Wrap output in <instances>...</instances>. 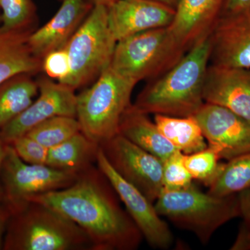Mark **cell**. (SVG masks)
I'll return each mask as SVG.
<instances>
[{"label":"cell","mask_w":250,"mask_h":250,"mask_svg":"<svg viewBox=\"0 0 250 250\" xmlns=\"http://www.w3.org/2000/svg\"><path fill=\"white\" fill-rule=\"evenodd\" d=\"M11 215V211L6 205L0 207V250L4 247V235Z\"/></svg>","instance_id":"obj_32"},{"label":"cell","mask_w":250,"mask_h":250,"mask_svg":"<svg viewBox=\"0 0 250 250\" xmlns=\"http://www.w3.org/2000/svg\"><path fill=\"white\" fill-rule=\"evenodd\" d=\"M152 1L165 4L166 6H170V7L172 8V9L176 10L180 0H152Z\"/></svg>","instance_id":"obj_34"},{"label":"cell","mask_w":250,"mask_h":250,"mask_svg":"<svg viewBox=\"0 0 250 250\" xmlns=\"http://www.w3.org/2000/svg\"><path fill=\"white\" fill-rule=\"evenodd\" d=\"M154 123L161 134L184 154L200 152L208 146L194 116L180 118L155 114Z\"/></svg>","instance_id":"obj_21"},{"label":"cell","mask_w":250,"mask_h":250,"mask_svg":"<svg viewBox=\"0 0 250 250\" xmlns=\"http://www.w3.org/2000/svg\"><path fill=\"white\" fill-rule=\"evenodd\" d=\"M39 85L27 74L17 75L0 85V129L33 103Z\"/></svg>","instance_id":"obj_22"},{"label":"cell","mask_w":250,"mask_h":250,"mask_svg":"<svg viewBox=\"0 0 250 250\" xmlns=\"http://www.w3.org/2000/svg\"><path fill=\"white\" fill-rule=\"evenodd\" d=\"M187 52L169 27L156 28L118 41L109 65L138 83L164 75Z\"/></svg>","instance_id":"obj_6"},{"label":"cell","mask_w":250,"mask_h":250,"mask_svg":"<svg viewBox=\"0 0 250 250\" xmlns=\"http://www.w3.org/2000/svg\"><path fill=\"white\" fill-rule=\"evenodd\" d=\"M154 203L158 214L193 233L204 244L220 227L241 216L238 194L215 196L192 184L177 190L163 188Z\"/></svg>","instance_id":"obj_4"},{"label":"cell","mask_w":250,"mask_h":250,"mask_svg":"<svg viewBox=\"0 0 250 250\" xmlns=\"http://www.w3.org/2000/svg\"><path fill=\"white\" fill-rule=\"evenodd\" d=\"M209 34L197 41L168 71L149 82L134 107L143 113L194 116L205 104L206 72L210 62Z\"/></svg>","instance_id":"obj_2"},{"label":"cell","mask_w":250,"mask_h":250,"mask_svg":"<svg viewBox=\"0 0 250 250\" xmlns=\"http://www.w3.org/2000/svg\"><path fill=\"white\" fill-rule=\"evenodd\" d=\"M183 156V153L177 150L163 162L164 188L177 190L189 187L192 184L193 179L184 166Z\"/></svg>","instance_id":"obj_27"},{"label":"cell","mask_w":250,"mask_h":250,"mask_svg":"<svg viewBox=\"0 0 250 250\" xmlns=\"http://www.w3.org/2000/svg\"><path fill=\"white\" fill-rule=\"evenodd\" d=\"M90 1L93 5L103 4L105 5V6H108V5L111 4V3H113L116 0H90Z\"/></svg>","instance_id":"obj_35"},{"label":"cell","mask_w":250,"mask_h":250,"mask_svg":"<svg viewBox=\"0 0 250 250\" xmlns=\"http://www.w3.org/2000/svg\"><path fill=\"white\" fill-rule=\"evenodd\" d=\"M18 156L24 162L37 165H46L48 148L31 139L27 135L18 138L11 143Z\"/></svg>","instance_id":"obj_28"},{"label":"cell","mask_w":250,"mask_h":250,"mask_svg":"<svg viewBox=\"0 0 250 250\" xmlns=\"http://www.w3.org/2000/svg\"><path fill=\"white\" fill-rule=\"evenodd\" d=\"M238 197L243 221L231 250H250V188L239 192Z\"/></svg>","instance_id":"obj_30"},{"label":"cell","mask_w":250,"mask_h":250,"mask_svg":"<svg viewBox=\"0 0 250 250\" xmlns=\"http://www.w3.org/2000/svg\"><path fill=\"white\" fill-rule=\"evenodd\" d=\"M209 37L210 64L250 68V6L220 15Z\"/></svg>","instance_id":"obj_13"},{"label":"cell","mask_w":250,"mask_h":250,"mask_svg":"<svg viewBox=\"0 0 250 250\" xmlns=\"http://www.w3.org/2000/svg\"><path fill=\"white\" fill-rule=\"evenodd\" d=\"M208 188L207 192L220 197L238 194L250 188V152L221 164Z\"/></svg>","instance_id":"obj_23"},{"label":"cell","mask_w":250,"mask_h":250,"mask_svg":"<svg viewBox=\"0 0 250 250\" xmlns=\"http://www.w3.org/2000/svg\"><path fill=\"white\" fill-rule=\"evenodd\" d=\"M220 157L218 152L210 146L191 154H184V166L192 179L201 182L208 187L218 173Z\"/></svg>","instance_id":"obj_25"},{"label":"cell","mask_w":250,"mask_h":250,"mask_svg":"<svg viewBox=\"0 0 250 250\" xmlns=\"http://www.w3.org/2000/svg\"><path fill=\"white\" fill-rule=\"evenodd\" d=\"M42 66L50 78L56 79L59 83H62L70 72V62L65 49L62 47L46 54Z\"/></svg>","instance_id":"obj_29"},{"label":"cell","mask_w":250,"mask_h":250,"mask_svg":"<svg viewBox=\"0 0 250 250\" xmlns=\"http://www.w3.org/2000/svg\"><path fill=\"white\" fill-rule=\"evenodd\" d=\"M100 146L114 170L154 203L164 188L163 161L119 134Z\"/></svg>","instance_id":"obj_9"},{"label":"cell","mask_w":250,"mask_h":250,"mask_svg":"<svg viewBox=\"0 0 250 250\" xmlns=\"http://www.w3.org/2000/svg\"><path fill=\"white\" fill-rule=\"evenodd\" d=\"M225 0H180L170 30L188 50L210 34Z\"/></svg>","instance_id":"obj_17"},{"label":"cell","mask_w":250,"mask_h":250,"mask_svg":"<svg viewBox=\"0 0 250 250\" xmlns=\"http://www.w3.org/2000/svg\"><path fill=\"white\" fill-rule=\"evenodd\" d=\"M29 35L22 29H0V85L17 75H29L40 69L41 59L28 44Z\"/></svg>","instance_id":"obj_19"},{"label":"cell","mask_w":250,"mask_h":250,"mask_svg":"<svg viewBox=\"0 0 250 250\" xmlns=\"http://www.w3.org/2000/svg\"><path fill=\"white\" fill-rule=\"evenodd\" d=\"M80 131L81 125L77 118L61 116L42 122L25 135L50 149Z\"/></svg>","instance_id":"obj_24"},{"label":"cell","mask_w":250,"mask_h":250,"mask_svg":"<svg viewBox=\"0 0 250 250\" xmlns=\"http://www.w3.org/2000/svg\"><path fill=\"white\" fill-rule=\"evenodd\" d=\"M136 83L108 65L93 85L77 95L81 131L100 146L119 134L122 117L131 105Z\"/></svg>","instance_id":"obj_5"},{"label":"cell","mask_w":250,"mask_h":250,"mask_svg":"<svg viewBox=\"0 0 250 250\" xmlns=\"http://www.w3.org/2000/svg\"><path fill=\"white\" fill-rule=\"evenodd\" d=\"M203 98L250 121V68L208 65Z\"/></svg>","instance_id":"obj_15"},{"label":"cell","mask_w":250,"mask_h":250,"mask_svg":"<svg viewBox=\"0 0 250 250\" xmlns=\"http://www.w3.org/2000/svg\"><path fill=\"white\" fill-rule=\"evenodd\" d=\"M5 146L6 144L3 142L2 140L0 138V201H3V189L1 182V170L2 166L3 160H4L5 154Z\"/></svg>","instance_id":"obj_33"},{"label":"cell","mask_w":250,"mask_h":250,"mask_svg":"<svg viewBox=\"0 0 250 250\" xmlns=\"http://www.w3.org/2000/svg\"><path fill=\"white\" fill-rule=\"evenodd\" d=\"M107 9L108 25L116 42L143 31L169 27L176 12L152 0H116Z\"/></svg>","instance_id":"obj_14"},{"label":"cell","mask_w":250,"mask_h":250,"mask_svg":"<svg viewBox=\"0 0 250 250\" xmlns=\"http://www.w3.org/2000/svg\"><path fill=\"white\" fill-rule=\"evenodd\" d=\"M106 176L93 165L79 172L65 188L38 195L31 202L46 206L80 227L95 250H134L142 241L136 224L122 208Z\"/></svg>","instance_id":"obj_1"},{"label":"cell","mask_w":250,"mask_h":250,"mask_svg":"<svg viewBox=\"0 0 250 250\" xmlns=\"http://www.w3.org/2000/svg\"><path fill=\"white\" fill-rule=\"evenodd\" d=\"M3 248L8 250H95L89 237L77 224L34 202L11 213Z\"/></svg>","instance_id":"obj_3"},{"label":"cell","mask_w":250,"mask_h":250,"mask_svg":"<svg viewBox=\"0 0 250 250\" xmlns=\"http://www.w3.org/2000/svg\"><path fill=\"white\" fill-rule=\"evenodd\" d=\"M116 43L108 25L107 6L93 5L63 47L68 55L70 72L61 83L75 90L99 77L110 65Z\"/></svg>","instance_id":"obj_7"},{"label":"cell","mask_w":250,"mask_h":250,"mask_svg":"<svg viewBox=\"0 0 250 250\" xmlns=\"http://www.w3.org/2000/svg\"><path fill=\"white\" fill-rule=\"evenodd\" d=\"M2 11V25L4 31L22 29L29 22L32 15L31 0H0Z\"/></svg>","instance_id":"obj_26"},{"label":"cell","mask_w":250,"mask_h":250,"mask_svg":"<svg viewBox=\"0 0 250 250\" xmlns=\"http://www.w3.org/2000/svg\"><path fill=\"white\" fill-rule=\"evenodd\" d=\"M96 164L124 203L128 214L149 246L156 249L170 248L173 243V235L167 224L158 214L154 203L114 170L100 146Z\"/></svg>","instance_id":"obj_10"},{"label":"cell","mask_w":250,"mask_h":250,"mask_svg":"<svg viewBox=\"0 0 250 250\" xmlns=\"http://www.w3.org/2000/svg\"><path fill=\"white\" fill-rule=\"evenodd\" d=\"M208 146L220 159L230 160L250 152V121L228 108L205 103L194 116Z\"/></svg>","instance_id":"obj_12"},{"label":"cell","mask_w":250,"mask_h":250,"mask_svg":"<svg viewBox=\"0 0 250 250\" xmlns=\"http://www.w3.org/2000/svg\"><path fill=\"white\" fill-rule=\"evenodd\" d=\"M38 85L40 92L39 98L0 129V138L5 144H11L53 117L77 118V95L73 88L48 80L41 81Z\"/></svg>","instance_id":"obj_11"},{"label":"cell","mask_w":250,"mask_h":250,"mask_svg":"<svg viewBox=\"0 0 250 250\" xmlns=\"http://www.w3.org/2000/svg\"><path fill=\"white\" fill-rule=\"evenodd\" d=\"M119 134L163 162L179 150L161 134L147 114L139 111L133 104L122 117Z\"/></svg>","instance_id":"obj_18"},{"label":"cell","mask_w":250,"mask_h":250,"mask_svg":"<svg viewBox=\"0 0 250 250\" xmlns=\"http://www.w3.org/2000/svg\"><path fill=\"white\" fill-rule=\"evenodd\" d=\"M90 7L83 0H63L53 18L28 36V44L34 55L41 59L66 45Z\"/></svg>","instance_id":"obj_16"},{"label":"cell","mask_w":250,"mask_h":250,"mask_svg":"<svg viewBox=\"0 0 250 250\" xmlns=\"http://www.w3.org/2000/svg\"><path fill=\"white\" fill-rule=\"evenodd\" d=\"M100 145L82 131L49 149L46 165L70 172H82L96 163Z\"/></svg>","instance_id":"obj_20"},{"label":"cell","mask_w":250,"mask_h":250,"mask_svg":"<svg viewBox=\"0 0 250 250\" xmlns=\"http://www.w3.org/2000/svg\"><path fill=\"white\" fill-rule=\"evenodd\" d=\"M250 6V0H225L220 15L238 12Z\"/></svg>","instance_id":"obj_31"},{"label":"cell","mask_w":250,"mask_h":250,"mask_svg":"<svg viewBox=\"0 0 250 250\" xmlns=\"http://www.w3.org/2000/svg\"><path fill=\"white\" fill-rule=\"evenodd\" d=\"M78 174L47 165L27 164L11 145L6 144L1 170L3 201L14 213L38 195L71 185Z\"/></svg>","instance_id":"obj_8"}]
</instances>
